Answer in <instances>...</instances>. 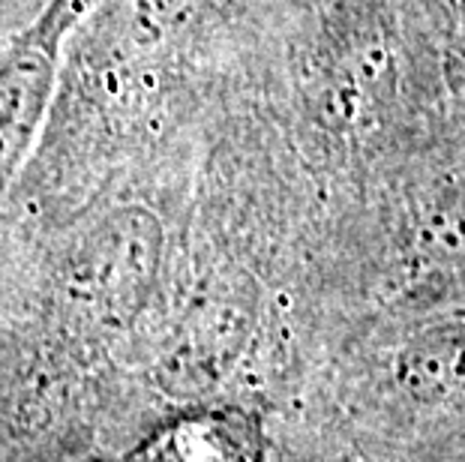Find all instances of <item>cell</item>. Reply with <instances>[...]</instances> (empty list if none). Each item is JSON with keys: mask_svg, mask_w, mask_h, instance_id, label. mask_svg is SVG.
I'll return each instance as SVG.
<instances>
[{"mask_svg": "<svg viewBox=\"0 0 465 462\" xmlns=\"http://www.w3.org/2000/svg\"><path fill=\"white\" fill-rule=\"evenodd\" d=\"M133 462H264L262 424L246 411H199L147 438Z\"/></svg>", "mask_w": 465, "mask_h": 462, "instance_id": "8992f818", "label": "cell"}, {"mask_svg": "<svg viewBox=\"0 0 465 462\" xmlns=\"http://www.w3.org/2000/svg\"><path fill=\"white\" fill-rule=\"evenodd\" d=\"M91 9L94 0H48L36 22L0 54V195L43 126L66 36Z\"/></svg>", "mask_w": 465, "mask_h": 462, "instance_id": "277c9868", "label": "cell"}, {"mask_svg": "<svg viewBox=\"0 0 465 462\" xmlns=\"http://www.w3.org/2000/svg\"><path fill=\"white\" fill-rule=\"evenodd\" d=\"M255 324H259V285L243 273L216 285L195 307L177 337L172 355L165 358L174 378L190 385H211L243 358Z\"/></svg>", "mask_w": 465, "mask_h": 462, "instance_id": "5b68a950", "label": "cell"}, {"mask_svg": "<svg viewBox=\"0 0 465 462\" xmlns=\"http://www.w3.org/2000/svg\"><path fill=\"white\" fill-rule=\"evenodd\" d=\"M379 298L391 316L465 303V130L420 147L393 204Z\"/></svg>", "mask_w": 465, "mask_h": 462, "instance_id": "6da1fadb", "label": "cell"}, {"mask_svg": "<svg viewBox=\"0 0 465 462\" xmlns=\"http://www.w3.org/2000/svg\"><path fill=\"white\" fill-rule=\"evenodd\" d=\"M163 225L147 208H117L75 243L66 264V291L105 328H130L160 280Z\"/></svg>", "mask_w": 465, "mask_h": 462, "instance_id": "3957f363", "label": "cell"}, {"mask_svg": "<svg viewBox=\"0 0 465 462\" xmlns=\"http://www.w3.org/2000/svg\"><path fill=\"white\" fill-rule=\"evenodd\" d=\"M435 450H430V457L411 454L405 447H381V450H361L349 462H435Z\"/></svg>", "mask_w": 465, "mask_h": 462, "instance_id": "52a82bcc", "label": "cell"}, {"mask_svg": "<svg viewBox=\"0 0 465 462\" xmlns=\"http://www.w3.org/2000/svg\"><path fill=\"white\" fill-rule=\"evenodd\" d=\"M372 390L414 438H465V303L393 316L372 351Z\"/></svg>", "mask_w": 465, "mask_h": 462, "instance_id": "7a4b0ae2", "label": "cell"}]
</instances>
